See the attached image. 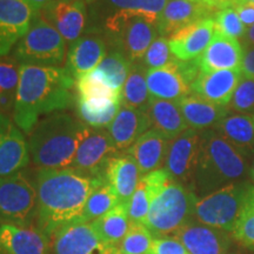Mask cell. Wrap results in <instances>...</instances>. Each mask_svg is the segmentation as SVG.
Returning <instances> with one entry per match:
<instances>
[{
	"instance_id": "2",
	"label": "cell",
	"mask_w": 254,
	"mask_h": 254,
	"mask_svg": "<svg viewBox=\"0 0 254 254\" xmlns=\"http://www.w3.org/2000/svg\"><path fill=\"white\" fill-rule=\"evenodd\" d=\"M75 80L65 67L20 65L12 118L25 134H30L40 117L68 109Z\"/></svg>"
},
{
	"instance_id": "16",
	"label": "cell",
	"mask_w": 254,
	"mask_h": 254,
	"mask_svg": "<svg viewBox=\"0 0 254 254\" xmlns=\"http://www.w3.org/2000/svg\"><path fill=\"white\" fill-rule=\"evenodd\" d=\"M30 159L24 132L7 116L0 113V178L21 172Z\"/></svg>"
},
{
	"instance_id": "42",
	"label": "cell",
	"mask_w": 254,
	"mask_h": 254,
	"mask_svg": "<svg viewBox=\"0 0 254 254\" xmlns=\"http://www.w3.org/2000/svg\"><path fill=\"white\" fill-rule=\"evenodd\" d=\"M230 107L237 112L254 111V80L243 79L234 91Z\"/></svg>"
},
{
	"instance_id": "47",
	"label": "cell",
	"mask_w": 254,
	"mask_h": 254,
	"mask_svg": "<svg viewBox=\"0 0 254 254\" xmlns=\"http://www.w3.org/2000/svg\"><path fill=\"white\" fill-rule=\"evenodd\" d=\"M28 4L32 6V8L37 12L38 14L43 11L44 8H46L53 0H27Z\"/></svg>"
},
{
	"instance_id": "29",
	"label": "cell",
	"mask_w": 254,
	"mask_h": 254,
	"mask_svg": "<svg viewBox=\"0 0 254 254\" xmlns=\"http://www.w3.org/2000/svg\"><path fill=\"white\" fill-rule=\"evenodd\" d=\"M189 128L206 131L218 125L228 114L225 106H219L198 95H187L177 101Z\"/></svg>"
},
{
	"instance_id": "44",
	"label": "cell",
	"mask_w": 254,
	"mask_h": 254,
	"mask_svg": "<svg viewBox=\"0 0 254 254\" xmlns=\"http://www.w3.org/2000/svg\"><path fill=\"white\" fill-rule=\"evenodd\" d=\"M150 254H190L176 237L154 238Z\"/></svg>"
},
{
	"instance_id": "6",
	"label": "cell",
	"mask_w": 254,
	"mask_h": 254,
	"mask_svg": "<svg viewBox=\"0 0 254 254\" xmlns=\"http://www.w3.org/2000/svg\"><path fill=\"white\" fill-rule=\"evenodd\" d=\"M12 56L20 65L60 67L67 57V44L52 25L38 14Z\"/></svg>"
},
{
	"instance_id": "20",
	"label": "cell",
	"mask_w": 254,
	"mask_h": 254,
	"mask_svg": "<svg viewBox=\"0 0 254 254\" xmlns=\"http://www.w3.org/2000/svg\"><path fill=\"white\" fill-rule=\"evenodd\" d=\"M51 240L36 226L0 225V254H50Z\"/></svg>"
},
{
	"instance_id": "35",
	"label": "cell",
	"mask_w": 254,
	"mask_h": 254,
	"mask_svg": "<svg viewBox=\"0 0 254 254\" xmlns=\"http://www.w3.org/2000/svg\"><path fill=\"white\" fill-rule=\"evenodd\" d=\"M20 74V64L12 55L0 58V113L9 116L13 112Z\"/></svg>"
},
{
	"instance_id": "10",
	"label": "cell",
	"mask_w": 254,
	"mask_h": 254,
	"mask_svg": "<svg viewBox=\"0 0 254 254\" xmlns=\"http://www.w3.org/2000/svg\"><path fill=\"white\" fill-rule=\"evenodd\" d=\"M200 133L189 128L170 140L164 170L174 182L193 190L194 173L198 163Z\"/></svg>"
},
{
	"instance_id": "56",
	"label": "cell",
	"mask_w": 254,
	"mask_h": 254,
	"mask_svg": "<svg viewBox=\"0 0 254 254\" xmlns=\"http://www.w3.org/2000/svg\"><path fill=\"white\" fill-rule=\"evenodd\" d=\"M227 254H231V253H227Z\"/></svg>"
},
{
	"instance_id": "24",
	"label": "cell",
	"mask_w": 254,
	"mask_h": 254,
	"mask_svg": "<svg viewBox=\"0 0 254 254\" xmlns=\"http://www.w3.org/2000/svg\"><path fill=\"white\" fill-rule=\"evenodd\" d=\"M146 82L150 97L158 99L179 101L192 92L190 85L180 71L179 59L161 68L147 69Z\"/></svg>"
},
{
	"instance_id": "13",
	"label": "cell",
	"mask_w": 254,
	"mask_h": 254,
	"mask_svg": "<svg viewBox=\"0 0 254 254\" xmlns=\"http://www.w3.org/2000/svg\"><path fill=\"white\" fill-rule=\"evenodd\" d=\"M39 15L59 32L67 45L79 39L88 25L85 0H53Z\"/></svg>"
},
{
	"instance_id": "15",
	"label": "cell",
	"mask_w": 254,
	"mask_h": 254,
	"mask_svg": "<svg viewBox=\"0 0 254 254\" xmlns=\"http://www.w3.org/2000/svg\"><path fill=\"white\" fill-rule=\"evenodd\" d=\"M37 15L27 0H0V58L8 56Z\"/></svg>"
},
{
	"instance_id": "12",
	"label": "cell",
	"mask_w": 254,
	"mask_h": 254,
	"mask_svg": "<svg viewBox=\"0 0 254 254\" xmlns=\"http://www.w3.org/2000/svg\"><path fill=\"white\" fill-rule=\"evenodd\" d=\"M167 0H97L88 8V25L94 26L109 18L141 17L157 24Z\"/></svg>"
},
{
	"instance_id": "40",
	"label": "cell",
	"mask_w": 254,
	"mask_h": 254,
	"mask_svg": "<svg viewBox=\"0 0 254 254\" xmlns=\"http://www.w3.org/2000/svg\"><path fill=\"white\" fill-rule=\"evenodd\" d=\"M215 31L225 36L239 39L246 34V27L241 23L239 15L234 8H225L218 11L214 15Z\"/></svg>"
},
{
	"instance_id": "8",
	"label": "cell",
	"mask_w": 254,
	"mask_h": 254,
	"mask_svg": "<svg viewBox=\"0 0 254 254\" xmlns=\"http://www.w3.org/2000/svg\"><path fill=\"white\" fill-rule=\"evenodd\" d=\"M37 211V187L23 171L0 178V225L33 226Z\"/></svg>"
},
{
	"instance_id": "46",
	"label": "cell",
	"mask_w": 254,
	"mask_h": 254,
	"mask_svg": "<svg viewBox=\"0 0 254 254\" xmlns=\"http://www.w3.org/2000/svg\"><path fill=\"white\" fill-rule=\"evenodd\" d=\"M240 69L246 79L254 80V47H247L246 52L244 53Z\"/></svg>"
},
{
	"instance_id": "21",
	"label": "cell",
	"mask_w": 254,
	"mask_h": 254,
	"mask_svg": "<svg viewBox=\"0 0 254 254\" xmlns=\"http://www.w3.org/2000/svg\"><path fill=\"white\" fill-rule=\"evenodd\" d=\"M214 32L213 18H207L190 24L168 38L171 52L177 59L183 62L198 58L213 39Z\"/></svg>"
},
{
	"instance_id": "1",
	"label": "cell",
	"mask_w": 254,
	"mask_h": 254,
	"mask_svg": "<svg viewBox=\"0 0 254 254\" xmlns=\"http://www.w3.org/2000/svg\"><path fill=\"white\" fill-rule=\"evenodd\" d=\"M104 177L94 178L73 168H41L36 177V227L51 238L59 228L79 220L88 196Z\"/></svg>"
},
{
	"instance_id": "3",
	"label": "cell",
	"mask_w": 254,
	"mask_h": 254,
	"mask_svg": "<svg viewBox=\"0 0 254 254\" xmlns=\"http://www.w3.org/2000/svg\"><path fill=\"white\" fill-rule=\"evenodd\" d=\"M88 126L65 112H56L39 120L28 134L32 163L41 170L71 168Z\"/></svg>"
},
{
	"instance_id": "11",
	"label": "cell",
	"mask_w": 254,
	"mask_h": 254,
	"mask_svg": "<svg viewBox=\"0 0 254 254\" xmlns=\"http://www.w3.org/2000/svg\"><path fill=\"white\" fill-rule=\"evenodd\" d=\"M117 153L119 152L114 147L107 128H93L88 126L71 168L87 176L101 178L104 177L110 159Z\"/></svg>"
},
{
	"instance_id": "51",
	"label": "cell",
	"mask_w": 254,
	"mask_h": 254,
	"mask_svg": "<svg viewBox=\"0 0 254 254\" xmlns=\"http://www.w3.org/2000/svg\"><path fill=\"white\" fill-rule=\"evenodd\" d=\"M201 1H204L205 4H207V5L209 6V7H212V4H213L214 0H201ZM212 8H213V7H212ZM213 9H214V8H213Z\"/></svg>"
},
{
	"instance_id": "4",
	"label": "cell",
	"mask_w": 254,
	"mask_h": 254,
	"mask_svg": "<svg viewBox=\"0 0 254 254\" xmlns=\"http://www.w3.org/2000/svg\"><path fill=\"white\" fill-rule=\"evenodd\" d=\"M244 153L215 131L200 133L198 163L193 182V192L198 198L233 184L246 173Z\"/></svg>"
},
{
	"instance_id": "37",
	"label": "cell",
	"mask_w": 254,
	"mask_h": 254,
	"mask_svg": "<svg viewBox=\"0 0 254 254\" xmlns=\"http://www.w3.org/2000/svg\"><path fill=\"white\" fill-rule=\"evenodd\" d=\"M119 204L120 200L118 195L104 178L103 182L95 187L91 195L88 196L81 217L77 221L92 222L97 220L98 218L103 217L104 214H106L107 212H110Z\"/></svg>"
},
{
	"instance_id": "7",
	"label": "cell",
	"mask_w": 254,
	"mask_h": 254,
	"mask_svg": "<svg viewBox=\"0 0 254 254\" xmlns=\"http://www.w3.org/2000/svg\"><path fill=\"white\" fill-rule=\"evenodd\" d=\"M251 187L246 184H230L198 198L193 219L200 224L232 233L246 207Z\"/></svg>"
},
{
	"instance_id": "43",
	"label": "cell",
	"mask_w": 254,
	"mask_h": 254,
	"mask_svg": "<svg viewBox=\"0 0 254 254\" xmlns=\"http://www.w3.org/2000/svg\"><path fill=\"white\" fill-rule=\"evenodd\" d=\"M232 233L244 246L254 251V212L247 208L244 209V213Z\"/></svg>"
},
{
	"instance_id": "32",
	"label": "cell",
	"mask_w": 254,
	"mask_h": 254,
	"mask_svg": "<svg viewBox=\"0 0 254 254\" xmlns=\"http://www.w3.org/2000/svg\"><path fill=\"white\" fill-rule=\"evenodd\" d=\"M132 63L119 49H110L105 58L94 69L95 74L112 90L122 93Z\"/></svg>"
},
{
	"instance_id": "34",
	"label": "cell",
	"mask_w": 254,
	"mask_h": 254,
	"mask_svg": "<svg viewBox=\"0 0 254 254\" xmlns=\"http://www.w3.org/2000/svg\"><path fill=\"white\" fill-rule=\"evenodd\" d=\"M146 73L147 68L142 62L132 64L122 91V105L148 112L151 97L146 82Z\"/></svg>"
},
{
	"instance_id": "22",
	"label": "cell",
	"mask_w": 254,
	"mask_h": 254,
	"mask_svg": "<svg viewBox=\"0 0 254 254\" xmlns=\"http://www.w3.org/2000/svg\"><path fill=\"white\" fill-rule=\"evenodd\" d=\"M158 25L141 17L127 20L118 39L110 49H119L132 64L141 63L148 47L158 38ZM109 49V50H110Z\"/></svg>"
},
{
	"instance_id": "14",
	"label": "cell",
	"mask_w": 254,
	"mask_h": 254,
	"mask_svg": "<svg viewBox=\"0 0 254 254\" xmlns=\"http://www.w3.org/2000/svg\"><path fill=\"white\" fill-rule=\"evenodd\" d=\"M107 51L109 47L103 33L97 28L87 27L84 34L69 45L65 68L77 81L98 67Z\"/></svg>"
},
{
	"instance_id": "18",
	"label": "cell",
	"mask_w": 254,
	"mask_h": 254,
	"mask_svg": "<svg viewBox=\"0 0 254 254\" xmlns=\"http://www.w3.org/2000/svg\"><path fill=\"white\" fill-rule=\"evenodd\" d=\"M190 254H227L232 240L228 232L200 224L194 219L174 234Z\"/></svg>"
},
{
	"instance_id": "9",
	"label": "cell",
	"mask_w": 254,
	"mask_h": 254,
	"mask_svg": "<svg viewBox=\"0 0 254 254\" xmlns=\"http://www.w3.org/2000/svg\"><path fill=\"white\" fill-rule=\"evenodd\" d=\"M53 254H116L119 249L105 241L92 222L73 221L50 238Z\"/></svg>"
},
{
	"instance_id": "5",
	"label": "cell",
	"mask_w": 254,
	"mask_h": 254,
	"mask_svg": "<svg viewBox=\"0 0 254 254\" xmlns=\"http://www.w3.org/2000/svg\"><path fill=\"white\" fill-rule=\"evenodd\" d=\"M196 200L192 190L171 179L154 196L145 226L154 238L173 237L193 219Z\"/></svg>"
},
{
	"instance_id": "50",
	"label": "cell",
	"mask_w": 254,
	"mask_h": 254,
	"mask_svg": "<svg viewBox=\"0 0 254 254\" xmlns=\"http://www.w3.org/2000/svg\"><path fill=\"white\" fill-rule=\"evenodd\" d=\"M250 174H251V178L254 180V161H253L252 166H251V168H250Z\"/></svg>"
},
{
	"instance_id": "48",
	"label": "cell",
	"mask_w": 254,
	"mask_h": 254,
	"mask_svg": "<svg viewBox=\"0 0 254 254\" xmlns=\"http://www.w3.org/2000/svg\"><path fill=\"white\" fill-rule=\"evenodd\" d=\"M244 41H245L246 47H254V25L247 30Z\"/></svg>"
},
{
	"instance_id": "36",
	"label": "cell",
	"mask_w": 254,
	"mask_h": 254,
	"mask_svg": "<svg viewBox=\"0 0 254 254\" xmlns=\"http://www.w3.org/2000/svg\"><path fill=\"white\" fill-rule=\"evenodd\" d=\"M77 94L78 99L94 106L122 101V93L107 86L94 72L88 73L77 80Z\"/></svg>"
},
{
	"instance_id": "38",
	"label": "cell",
	"mask_w": 254,
	"mask_h": 254,
	"mask_svg": "<svg viewBox=\"0 0 254 254\" xmlns=\"http://www.w3.org/2000/svg\"><path fill=\"white\" fill-rule=\"evenodd\" d=\"M122 107V101L94 106L77 98V113L79 119L93 128H107Z\"/></svg>"
},
{
	"instance_id": "49",
	"label": "cell",
	"mask_w": 254,
	"mask_h": 254,
	"mask_svg": "<svg viewBox=\"0 0 254 254\" xmlns=\"http://www.w3.org/2000/svg\"><path fill=\"white\" fill-rule=\"evenodd\" d=\"M245 208L254 212V187H251V190L249 192V196H247V202H246Z\"/></svg>"
},
{
	"instance_id": "55",
	"label": "cell",
	"mask_w": 254,
	"mask_h": 254,
	"mask_svg": "<svg viewBox=\"0 0 254 254\" xmlns=\"http://www.w3.org/2000/svg\"><path fill=\"white\" fill-rule=\"evenodd\" d=\"M253 123H254V117H253Z\"/></svg>"
},
{
	"instance_id": "53",
	"label": "cell",
	"mask_w": 254,
	"mask_h": 254,
	"mask_svg": "<svg viewBox=\"0 0 254 254\" xmlns=\"http://www.w3.org/2000/svg\"><path fill=\"white\" fill-rule=\"evenodd\" d=\"M244 1H246V2H251V4H253V5H254V0H243V1H241V2H244Z\"/></svg>"
},
{
	"instance_id": "28",
	"label": "cell",
	"mask_w": 254,
	"mask_h": 254,
	"mask_svg": "<svg viewBox=\"0 0 254 254\" xmlns=\"http://www.w3.org/2000/svg\"><path fill=\"white\" fill-rule=\"evenodd\" d=\"M172 178L168 176L164 168L155 170L141 177L134 193L127 202V211L131 221L145 225L154 196Z\"/></svg>"
},
{
	"instance_id": "52",
	"label": "cell",
	"mask_w": 254,
	"mask_h": 254,
	"mask_svg": "<svg viewBox=\"0 0 254 254\" xmlns=\"http://www.w3.org/2000/svg\"><path fill=\"white\" fill-rule=\"evenodd\" d=\"M97 1V0H85V2H86V4L90 6V5H92V4H94V2Z\"/></svg>"
},
{
	"instance_id": "26",
	"label": "cell",
	"mask_w": 254,
	"mask_h": 254,
	"mask_svg": "<svg viewBox=\"0 0 254 254\" xmlns=\"http://www.w3.org/2000/svg\"><path fill=\"white\" fill-rule=\"evenodd\" d=\"M141 172L131 155L119 152L110 159L104 178L112 186L120 202L127 204L141 179Z\"/></svg>"
},
{
	"instance_id": "27",
	"label": "cell",
	"mask_w": 254,
	"mask_h": 254,
	"mask_svg": "<svg viewBox=\"0 0 254 254\" xmlns=\"http://www.w3.org/2000/svg\"><path fill=\"white\" fill-rule=\"evenodd\" d=\"M168 144L170 140L166 136L157 129L151 128L139 136L134 144L126 151V153L134 159L141 176H145L155 170H160L165 164Z\"/></svg>"
},
{
	"instance_id": "23",
	"label": "cell",
	"mask_w": 254,
	"mask_h": 254,
	"mask_svg": "<svg viewBox=\"0 0 254 254\" xmlns=\"http://www.w3.org/2000/svg\"><path fill=\"white\" fill-rule=\"evenodd\" d=\"M152 122L148 112L122 105L119 112L107 127L114 147L118 152H126L136 139L151 129Z\"/></svg>"
},
{
	"instance_id": "33",
	"label": "cell",
	"mask_w": 254,
	"mask_h": 254,
	"mask_svg": "<svg viewBox=\"0 0 254 254\" xmlns=\"http://www.w3.org/2000/svg\"><path fill=\"white\" fill-rule=\"evenodd\" d=\"M92 224L107 244L117 246L119 249L120 243L125 238L129 226H131V219H129L128 211H127V204L120 202L103 217L92 221Z\"/></svg>"
},
{
	"instance_id": "31",
	"label": "cell",
	"mask_w": 254,
	"mask_h": 254,
	"mask_svg": "<svg viewBox=\"0 0 254 254\" xmlns=\"http://www.w3.org/2000/svg\"><path fill=\"white\" fill-rule=\"evenodd\" d=\"M213 129L236 146L244 155L254 152L253 117L244 114H227Z\"/></svg>"
},
{
	"instance_id": "30",
	"label": "cell",
	"mask_w": 254,
	"mask_h": 254,
	"mask_svg": "<svg viewBox=\"0 0 254 254\" xmlns=\"http://www.w3.org/2000/svg\"><path fill=\"white\" fill-rule=\"evenodd\" d=\"M148 116L152 122V127L166 136L168 140H172L189 129L177 101L151 97Z\"/></svg>"
},
{
	"instance_id": "45",
	"label": "cell",
	"mask_w": 254,
	"mask_h": 254,
	"mask_svg": "<svg viewBox=\"0 0 254 254\" xmlns=\"http://www.w3.org/2000/svg\"><path fill=\"white\" fill-rule=\"evenodd\" d=\"M234 9L237 11L238 15H239L241 23L244 24L245 27H251L254 25V5L251 2H240L237 5Z\"/></svg>"
},
{
	"instance_id": "19",
	"label": "cell",
	"mask_w": 254,
	"mask_h": 254,
	"mask_svg": "<svg viewBox=\"0 0 254 254\" xmlns=\"http://www.w3.org/2000/svg\"><path fill=\"white\" fill-rule=\"evenodd\" d=\"M240 68L220 69L213 72H200L190 86L194 95L219 106L231 103L234 91L241 80Z\"/></svg>"
},
{
	"instance_id": "25",
	"label": "cell",
	"mask_w": 254,
	"mask_h": 254,
	"mask_svg": "<svg viewBox=\"0 0 254 254\" xmlns=\"http://www.w3.org/2000/svg\"><path fill=\"white\" fill-rule=\"evenodd\" d=\"M243 47L239 40L215 31L213 39L202 55L196 58L200 72L240 68L243 62Z\"/></svg>"
},
{
	"instance_id": "39",
	"label": "cell",
	"mask_w": 254,
	"mask_h": 254,
	"mask_svg": "<svg viewBox=\"0 0 254 254\" xmlns=\"http://www.w3.org/2000/svg\"><path fill=\"white\" fill-rule=\"evenodd\" d=\"M154 237L140 222L131 221L128 232L119 245L122 254H150Z\"/></svg>"
},
{
	"instance_id": "17",
	"label": "cell",
	"mask_w": 254,
	"mask_h": 254,
	"mask_svg": "<svg viewBox=\"0 0 254 254\" xmlns=\"http://www.w3.org/2000/svg\"><path fill=\"white\" fill-rule=\"evenodd\" d=\"M215 13V9L201 0H167L158 20L159 34L168 39L182 28L213 18Z\"/></svg>"
},
{
	"instance_id": "54",
	"label": "cell",
	"mask_w": 254,
	"mask_h": 254,
	"mask_svg": "<svg viewBox=\"0 0 254 254\" xmlns=\"http://www.w3.org/2000/svg\"><path fill=\"white\" fill-rule=\"evenodd\" d=\"M116 254H122V253H120L119 250H118V251H117V252H116Z\"/></svg>"
},
{
	"instance_id": "41",
	"label": "cell",
	"mask_w": 254,
	"mask_h": 254,
	"mask_svg": "<svg viewBox=\"0 0 254 254\" xmlns=\"http://www.w3.org/2000/svg\"><path fill=\"white\" fill-rule=\"evenodd\" d=\"M176 59V57L171 52L167 38L158 37L145 53L142 64L147 69L161 68Z\"/></svg>"
}]
</instances>
